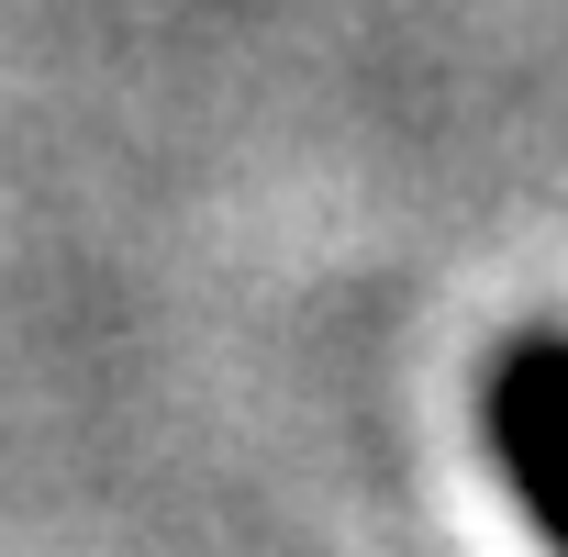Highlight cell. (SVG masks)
Wrapping results in <instances>:
<instances>
[{"label":"cell","instance_id":"6da1fadb","mask_svg":"<svg viewBox=\"0 0 568 557\" xmlns=\"http://www.w3.org/2000/svg\"><path fill=\"white\" fill-rule=\"evenodd\" d=\"M479 435L501 490L546 546H568V335H513L479 379Z\"/></svg>","mask_w":568,"mask_h":557}]
</instances>
